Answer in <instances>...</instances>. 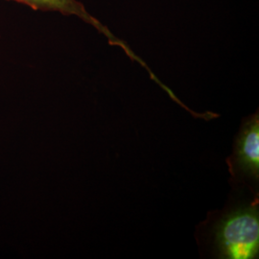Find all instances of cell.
<instances>
[{
	"label": "cell",
	"mask_w": 259,
	"mask_h": 259,
	"mask_svg": "<svg viewBox=\"0 0 259 259\" xmlns=\"http://www.w3.org/2000/svg\"><path fill=\"white\" fill-rule=\"evenodd\" d=\"M216 244L220 257L251 259L259 250L257 205L240 208L223 218L217 226Z\"/></svg>",
	"instance_id": "cell-1"
},
{
	"label": "cell",
	"mask_w": 259,
	"mask_h": 259,
	"mask_svg": "<svg viewBox=\"0 0 259 259\" xmlns=\"http://www.w3.org/2000/svg\"><path fill=\"white\" fill-rule=\"evenodd\" d=\"M232 176H248L258 180L259 118L256 112L243 124L235 141L234 152L228 159Z\"/></svg>",
	"instance_id": "cell-2"
},
{
	"label": "cell",
	"mask_w": 259,
	"mask_h": 259,
	"mask_svg": "<svg viewBox=\"0 0 259 259\" xmlns=\"http://www.w3.org/2000/svg\"><path fill=\"white\" fill-rule=\"evenodd\" d=\"M6 1H15L20 4H24L31 9L36 11H45V12H58L65 16H75L82 19L84 22L93 25L99 32L103 33L105 36L110 38L111 44L117 45L122 47L128 55L134 57V53L130 51L129 48L125 47L123 42L113 37L111 32L106 27L103 26L102 23L93 18L91 14L84 8L83 4L78 0H6Z\"/></svg>",
	"instance_id": "cell-3"
}]
</instances>
